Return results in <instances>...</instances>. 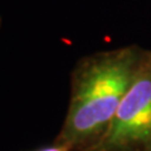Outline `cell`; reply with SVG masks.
Returning <instances> with one entry per match:
<instances>
[{"label": "cell", "mask_w": 151, "mask_h": 151, "mask_svg": "<svg viewBox=\"0 0 151 151\" xmlns=\"http://www.w3.org/2000/svg\"><path fill=\"white\" fill-rule=\"evenodd\" d=\"M145 50L127 45L81 58L70 73L69 106L55 142L69 151H93L105 139Z\"/></svg>", "instance_id": "6da1fadb"}, {"label": "cell", "mask_w": 151, "mask_h": 151, "mask_svg": "<svg viewBox=\"0 0 151 151\" xmlns=\"http://www.w3.org/2000/svg\"><path fill=\"white\" fill-rule=\"evenodd\" d=\"M93 151H151V50H145L108 132Z\"/></svg>", "instance_id": "7a4b0ae2"}, {"label": "cell", "mask_w": 151, "mask_h": 151, "mask_svg": "<svg viewBox=\"0 0 151 151\" xmlns=\"http://www.w3.org/2000/svg\"><path fill=\"white\" fill-rule=\"evenodd\" d=\"M32 151H69V150H68V147H65L64 145L53 141L52 145L43 146V147H39V149H35V150H32Z\"/></svg>", "instance_id": "3957f363"}]
</instances>
